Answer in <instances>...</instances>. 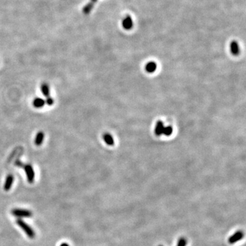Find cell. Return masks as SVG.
I'll return each mask as SVG.
<instances>
[{
	"instance_id": "6da1fadb",
	"label": "cell",
	"mask_w": 246,
	"mask_h": 246,
	"mask_svg": "<svg viewBox=\"0 0 246 246\" xmlns=\"http://www.w3.org/2000/svg\"><path fill=\"white\" fill-rule=\"evenodd\" d=\"M17 223L19 226L25 232V234L27 235V237H30V239H34L35 237V232L34 231V230H33L28 224H27L24 221H23L21 219L17 220Z\"/></svg>"
},
{
	"instance_id": "7a4b0ae2",
	"label": "cell",
	"mask_w": 246,
	"mask_h": 246,
	"mask_svg": "<svg viewBox=\"0 0 246 246\" xmlns=\"http://www.w3.org/2000/svg\"><path fill=\"white\" fill-rule=\"evenodd\" d=\"M23 168L25 169V174H26L27 181H28L30 183H32V182H34V178H35L34 170V169H33L32 166L30 164H27V165H25Z\"/></svg>"
},
{
	"instance_id": "3957f363",
	"label": "cell",
	"mask_w": 246,
	"mask_h": 246,
	"mask_svg": "<svg viewBox=\"0 0 246 246\" xmlns=\"http://www.w3.org/2000/svg\"><path fill=\"white\" fill-rule=\"evenodd\" d=\"M12 215H14L16 217H29L32 216V212L28 210L25 209H15L12 210Z\"/></svg>"
},
{
	"instance_id": "277c9868",
	"label": "cell",
	"mask_w": 246,
	"mask_h": 246,
	"mask_svg": "<svg viewBox=\"0 0 246 246\" xmlns=\"http://www.w3.org/2000/svg\"><path fill=\"white\" fill-rule=\"evenodd\" d=\"M123 27H124V29H125L126 30H129L132 28L133 23V19L130 16H126L124 20L123 21Z\"/></svg>"
},
{
	"instance_id": "5b68a950",
	"label": "cell",
	"mask_w": 246,
	"mask_h": 246,
	"mask_svg": "<svg viewBox=\"0 0 246 246\" xmlns=\"http://www.w3.org/2000/svg\"><path fill=\"white\" fill-rule=\"evenodd\" d=\"M13 182H14V176H12V174L8 175L6 179V181H5L4 186V189L5 191L8 192L11 189L12 184H13Z\"/></svg>"
},
{
	"instance_id": "8992f818",
	"label": "cell",
	"mask_w": 246,
	"mask_h": 246,
	"mask_svg": "<svg viewBox=\"0 0 246 246\" xmlns=\"http://www.w3.org/2000/svg\"><path fill=\"white\" fill-rule=\"evenodd\" d=\"M165 126L163 123L161 121H158L156 124L155 129H154V132L157 136H160L163 134Z\"/></svg>"
},
{
	"instance_id": "52a82bcc",
	"label": "cell",
	"mask_w": 246,
	"mask_h": 246,
	"mask_svg": "<svg viewBox=\"0 0 246 246\" xmlns=\"http://www.w3.org/2000/svg\"><path fill=\"white\" fill-rule=\"evenodd\" d=\"M44 138H45L44 133H43L42 131H39V132L36 134V138H35V140H34L35 145L37 146H39L41 145V144H42Z\"/></svg>"
},
{
	"instance_id": "ba28073f",
	"label": "cell",
	"mask_w": 246,
	"mask_h": 246,
	"mask_svg": "<svg viewBox=\"0 0 246 246\" xmlns=\"http://www.w3.org/2000/svg\"><path fill=\"white\" fill-rule=\"evenodd\" d=\"M243 237V235L241 232H237L235 234L233 235L231 237L229 238L228 241L230 243H234L235 242L238 241L241 239Z\"/></svg>"
},
{
	"instance_id": "9c48e42d",
	"label": "cell",
	"mask_w": 246,
	"mask_h": 246,
	"mask_svg": "<svg viewBox=\"0 0 246 246\" xmlns=\"http://www.w3.org/2000/svg\"><path fill=\"white\" fill-rule=\"evenodd\" d=\"M230 51H231L232 54L235 55H237L239 54V47L237 41L234 40V41L230 43Z\"/></svg>"
},
{
	"instance_id": "30bf717a",
	"label": "cell",
	"mask_w": 246,
	"mask_h": 246,
	"mask_svg": "<svg viewBox=\"0 0 246 246\" xmlns=\"http://www.w3.org/2000/svg\"><path fill=\"white\" fill-rule=\"evenodd\" d=\"M33 105L36 108H41L45 105V101L42 98H35L32 102Z\"/></svg>"
},
{
	"instance_id": "8fae6325",
	"label": "cell",
	"mask_w": 246,
	"mask_h": 246,
	"mask_svg": "<svg viewBox=\"0 0 246 246\" xmlns=\"http://www.w3.org/2000/svg\"><path fill=\"white\" fill-rule=\"evenodd\" d=\"M157 66L155 62H150L147 63L145 67V68L147 72L152 73L155 71L157 69Z\"/></svg>"
},
{
	"instance_id": "7c38bea8",
	"label": "cell",
	"mask_w": 246,
	"mask_h": 246,
	"mask_svg": "<svg viewBox=\"0 0 246 246\" xmlns=\"http://www.w3.org/2000/svg\"><path fill=\"white\" fill-rule=\"evenodd\" d=\"M103 138L105 141V142L107 144V145L112 146L114 144V140L112 135L110 133H105L103 136Z\"/></svg>"
},
{
	"instance_id": "4fadbf2b",
	"label": "cell",
	"mask_w": 246,
	"mask_h": 246,
	"mask_svg": "<svg viewBox=\"0 0 246 246\" xmlns=\"http://www.w3.org/2000/svg\"><path fill=\"white\" fill-rule=\"evenodd\" d=\"M40 89H41V92L42 93V95H44L45 97H49L50 96V90L49 87L47 83H42L41 85V87H40Z\"/></svg>"
},
{
	"instance_id": "5bb4252c",
	"label": "cell",
	"mask_w": 246,
	"mask_h": 246,
	"mask_svg": "<svg viewBox=\"0 0 246 246\" xmlns=\"http://www.w3.org/2000/svg\"><path fill=\"white\" fill-rule=\"evenodd\" d=\"M172 132H173V129H172V127L171 126H165L163 135H165L166 136L171 135Z\"/></svg>"
},
{
	"instance_id": "9a60e30c",
	"label": "cell",
	"mask_w": 246,
	"mask_h": 246,
	"mask_svg": "<svg viewBox=\"0 0 246 246\" xmlns=\"http://www.w3.org/2000/svg\"><path fill=\"white\" fill-rule=\"evenodd\" d=\"M54 103V100L53 99V98L51 97V96H49V97H47V99L45 100V103L47 104L48 105H52Z\"/></svg>"
},
{
	"instance_id": "2e32d148",
	"label": "cell",
	"mask_w": 246,
	"mask_h": 246,
	"mask_svg": "<svg viewBox=\"0 0 246 246\" xmlns=\"http://www.w3.org/2000/svg\"><path fill=\"white\" fill-rule=\"evenodd\" d=\"M186 244V241L184 239H181L179 240V243H178V245L177 246H185Z\"/></svg>"
},
{
	"instance_id": "e0dca14e",
	"label": "cell",
	"mask_w": 246,
	"mask_h": 246,
	"mask_svg": "<svg viewBox=\"0 0 246 246\" xmlns=\"http://www.w3.org/2000/svg\"><path fill=\"white\" fill-rule=\"evenodd\" d=\"M15 166H17L18 167H21V168L23 167V168L25 165H23V163L21 161L17 160L16 162H15Z\"/></svg>"
},
{
	"instance_id": "ac0fdd59",
	"label": "cell",
	"mask_w": 246,
	"mask_h": 246,
	"mask_svg": "<svg viewBox=\"0 0 246 246\" xmlns=\"http://www.w3.org/2000/svg\"><path fill=\"white\" fill-rule=\"evenodd\" d=\"M60 246H69V245L68 244V243H63L62 244L60 245Z\"/></svg>"
},
{
	"instance_id": "d6986e66",
	"label": "cell",
	"mask_w": 246,
	"mask_h": 246,
	"mask_svg": "<svg viewBox=\"0 0 246 246\" xmlns=\"http://www.w3.org/2000/svg\"><path fill=\"white\" fill-rule=\"evenodd\" d=\"M160 246H162V245H160Z\"/></svg>"
}]
</instances>
